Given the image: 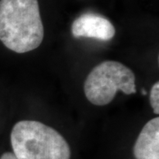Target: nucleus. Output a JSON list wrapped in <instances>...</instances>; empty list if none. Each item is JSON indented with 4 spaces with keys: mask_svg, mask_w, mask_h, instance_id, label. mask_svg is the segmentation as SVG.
Wrapping results in <instances>:
<instances>
[{
    "mask_svg": "<svg viewBox=\"0 0 159 159\" xmlns=\"http://www.w3.org/2000/svg\"><path fill=\"white\" fill-rule=\"evenodd\" d=\"M44 35L37 0H0V41L16 53L38 48Z\"/></svg>",
    "mask_w": 159,
    "mask_h": 159,
    "instance_id": "obj_1",
    "label": "nucleus"
},
{
    "mask_svg": "<svg viewBox=\"0 0 159 159\" xmlns=\"http://www.w3.org/2000/svg\"><path fill=\"white\" fill-rule=\"evenodd\" d=\"M11 143L17 159L71 158V149L65 138L39 121L16 123L11 130Z\"/></svg>",
    "mask_w": 159,
    "mask_h": 159,
    "instance_id": "obj_2",
    "label": "nucleus"
},
{
    "mask_svg": "<svg viewBox=\"0 0 159 159\" xmlns=\"http://www.w3.org/2000/svg\"><path fill=\"white\" fill-rule=\"evenodd\" d=\"M118 91L136 93L135 76L132 70L116 61H104L92 69L84 82V93L93 104L102 106L113 100Z\"/></svg>",
    "mask_w": 159,
    "mask_h": 159,
    "instance_id": "obj_3",
    "label": "nucleus"
},
{
    "mask_svg": "<svg viewBox=\"0 0 159 159\" xmlns=\"http://www.w3.org/2000/svg\"><path fill=\"white\" fill-rule=\"evenodd\" d=\"M115 28L105 17L96 13H84L72 24V34L74 37H89L109 41L115 35Z\"/></svg>",
    "mask_w": 159,
    "mask_h": 159,
    "instance_id": "obj_4",
    "label": "nucleus"
},
{
    "mask_svg": "<svg viewBox=\"0 0 159 159\" xmlns=\"http://www.w3.org/2000/svg\"><path fill=\"white\" fill-rule=\"evenodd\" d=\"M135 159H159V119L149 120L143 126L134 146Z\"/></svg>",
    "mask_w": 159,
    "mask_h": 159,
    "instance_id": "obj_5",
    "label": "nucleus"
},
{
    "mask_svg": "<svg viewBox=\"0 0 159 159\" xmlns=\"http://www.w3.org/2000/svg\"><path fill=\"white\" fill-rule=\"evenodd\" d=\"M150 104L156 114L159 113V83L156 82L150 90L149 95Z\"/></svg>",
    "mask_w": 159,
    "mask_h": 159,
    "instance_id": "obj_6",
    "label": "nucleus"
},
{
    "mask_svg": "<svg viewBox=\"0 0 159 159\" xmlns=\"http://www.w3.org/2000/svg\"><path fill=\"white\" fill-rule=\"evenodd\" d=\"M0 159H17L15 157V156L13 155V153H11V152H6V153H4Z\"/></svg>",
    "mask_w": 159,
    "mask_h": 159,
    "instance_id": "obj_7",
    "label": "nucleus"
},
{
    "mask_svg": "<svg viewBox=\"0 0 159 159\" xmlns=\"http://www.w3.org/2000/svg\"><path fill=\"white\" fill-rule=\"evenodd\" d=\"M142 94H143V95H146V90H145V89L142 90Z\"/></svg>",
    "mask_w": 159,
    "mask_h": 159,
    "instance_id": "obj_8",
    "label": "nucleus"
}]
</instances>
